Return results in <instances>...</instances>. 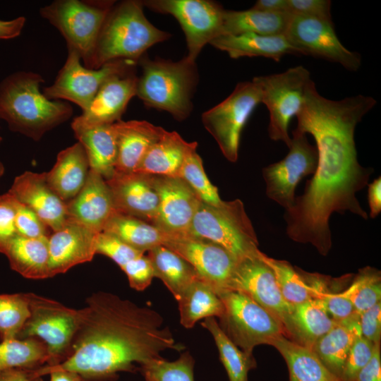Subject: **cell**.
<instances>
[{"mask_svg":"<svg viewBox=\"0 0 381 381\" xmlns=\"http://www.w3.org/2000/svg\"><path fill=\"white\" fill-rule=\"evenodd\" d=\"M143 6L174 16L185 35L188 48L186 57L195 62L208 43L222 35L224 8L209 0H147Z\"/></svg>","mask_w":381,"mask_h":381,"instance_id":"cell-12","label":"cell"},{"mask_svg":"<svg viewBox=\"0 0 381 381\" xmlns=\"http://www.w3.org/2000/svg\"><path fill=\"white\" fill-rule=\"evenodd\" d=\"M210 44L216 49L226 52L232 59L262 56L279 61L285 55L301 54L285 35H221L212 40Z\"/></svg>","mask_w":381,"mask_h":381,"instance_id":"cell-26","label":"cell"},{"mask_svg":"<svg viewBox=\"0 0 381 381\" xmlns=\"http://www.w3.org/2000/svg\"><path fill=\"white\" fill-rule=\"evenodd\" d=\"M197 142L186 141L177 132L164 130L148 150L135 172L179 177L186 156L197 149Z\"/></svg>","mask_w":381,"mask_h":381,"instance_id":"cell-28","label":"cell"},{"mask_svg":"<svg viewBox=\"0 0 381 381\" xmlns=\"http://www.w3.org/2000/svg\"><path fill=\"white\" fill-rule=\"evenodd\" d=\"M181 324L192 328L201 319L222 315L224 306L216 291L201 278L195 280L176 300Z\"/></svg>","mask_w":381,"mask_h":381,"instance_id":"cell-34","label":"cell"},{"mask_svg":"<svg viewBox=\"0 0 381 381\" xmlns=\"http://www.w3.org/2000/svg\"><path fill=\"white\" fill-rule=\"evenodd\" d=\"M312 291V299L317 300L329 315L336 322L341 321L356 313L354 307L344 291L333 293L329 289L332 280L327 276L303 271Z\"/></svg>","mask_w":381,"mask_h":381,"instance_id":"cell-40","label":"cell"},{"mask_svg":"<svg viewBox=\"0 0 381 381\" xmlns=\"http://www.w3.org/2000/svg\"><path fill=\"white\" fill-rule=\"evenodd\" d=\"M29 317L28 293L0 294L1 341L17 339Z\"/></svg>","mask_w":381,"mask_h":381,"instance_id":"cell-42","label":"cell"},{"mask_svg":"<svg viewBox=\"0 0 381 381\" xmlns=\"http://www.w3.org/2000/svg\"><path fill=\"white\" fill-rule=\"evenodd\" d=\"M361 336L373 344H380L381 302L359 314Z\"/></svg>","mask_w":381,"mask_h":381,"instance_id":"cell-51","label":"cell"},{"mask_svg":"<svg viewBox=\"0 0 381 381\" xmlns=\"http://www.w3.org/2000/svg\"><path fill=\"white\" fill-rule=\"evenodd\" d=\"M1 140H2V138L1 136H0V143L1 142ZM4 174V167L3 164L0 162V177H1Z\"/></svg>","mask_w":381,"mask_h":381,"instance_id":"cell-58","label":"cell"},{"mask_svg":"<svg viewBox=\"0 0 381 381\" xmlns=\"http://www.w3.org/2000/svg\"><path fill=\"white\" fill-rule=\"evenodd\" d=\"M0 381H43L36 369H11L0 373Z\"/></svg>","mask_w":381,"mask_h":381,"instance_id":"cell-53","label":"cell"},{"mask_svg":"<svg viewBox=\"0 0 381 381\" xmlns=\"http://www.w3.org/2000/svg\"><path fill=\"white\" fill-rule=\"evenodd\" d=\"M115 1L56 0L40 10V16L65 39L88 68L103 23Z\"/></svg>","mask_w":381,"mask_h":381,"instance_id":"cell-7","label":"cell"},{"mask_svg":"<svg viewBox=\"0 0 381 381\" xmlns=\"http://www.w3.org/2000/svg\"><path fill=\"white\" fill-rule=\"evenodd\" d=\"M354 381H381L380 344L368 363L358 373Z\"/></svg>","mask_w":381,"mask_h":381,"instance_id":"cell-52","label":"cell"},{"mask_svg":"<svg viewBox=\"0 0 381 381\" xmlns=\"http://www.w3.org/2000/svg\"><path fill=\"white\" fill-rule=\"evenodd\" d=\"M86 302L68 358L37 369L38 375L63 369L78 373L83 381H114L120 372L140 371L165 350L185 348L153 309L103 291L92 294Z\"/></svg>","mask_w":381,"mask_h":381,"instance_id":"cell-2","label":"cell"},{"mask_svg":"<svg viewBox=\"0 0 381 381\" xmlns=\"http://www.w3.org/2000/svg\"><path fill=\"white\" fill-rule=\"evenodd\" d=\"M289 149L284 159L262 169L267 196L285 210L294 205L297 185L305 176L313 175L318 163L316 147L305 133L294 129Z\"/></svg>","mask_w":381,"mask_h":381,"instance_id":"cell-14","label":"cell"},{"mask_svg":"<svg viewBox=\"0 0 381 381\" xmlns=\"http://www.w3.org/2000/svg\"><path fill=\"white\" fill-rule=\"evenodd\" d=\"M89 171L87 154L78 142L58 154L55 164L46 172L47 181L59 197L68 202L80 191Z\"/></svg>","mask_w":381,"mask_h":381,"instance_id":"cell-27","label":"cell"},{"mask_svg":"<svg viewBox=\"0 0 381 381\" xmlns=\"http://www.w3.org/2000/svg\"><path fill=\"white\" fill-rule=\"evenodd\" d=\"M284 35L301 54L339 64L351 71L361 65V55L346 49L339 40L333 22L291 15Z\"/></svg>","mask_w":381,"mask_h":381,"instance_id":"cell-16","label":"cell"},{"mask_svg":"<svg viewBox=\"0 0 381 381\" xmlns=\"http://www.w3.org/2000/svg\"><path fill=\"white\" fill-rule=\"evenodd\" d=\"M336 323L317 300L294 306L289 339L311 349Z\"/></svg>","mask_w":381,"mask_h":381,"instance_id":"cell-35","label":"cell"},{"mask_svg":"<svg viewBox=\"0 0 381 381\" xmlns=\"http://www.w3.org/2000/svg\"><path fill=\"white\" fill-rule=\"evenodd\" d=\"M310 80V72L302 66L280 73L253 78L260 90L261 103L269 111L268 134L271 140L282 141L289 147V123L303 106L306 89Z\"/></svg>","mask_w":381,"mask_h":381,"instance_id":"cell-10","label":"cell"},{"mask_svg":"<svg viewBox=\"0 0 381 381\" xmlns=\"http://www.w3.org/2000/svg\"><path fill=\"white\" fill-rule=\"evenodd\" d=\"M368 200L370 216L373 219L381 212V179L380 176L368 185Z\"/></svg>","mask_w":381,"mask_h":381,"instance_id":"cell-54","label":"cell"},{"mask_svg":"<svg viewBox=\"0 0 381 381\" xmlns=\"http://www.w3.org/2000/svg\"><path fill=\"white\" fill-rule=\"evenodd\" d=\"M263 254L238 260L228 290L243 293L270 313L282 324L289 338L294 306L283 297L272 270L262 258Z\"/></svg>","mask_w":381,"mask_h":381,"instance_id":"cell-15","label":"cell"},{"mask_svg":"<svg viewBox=\"0 0 381 381\" xmlns=\"http://www.w3.org/2000/svg\"><path fill=\"white\" fill-rule=\"evenodd\" d=\"M147 255L155 277L164 282L176 300L195 280L200 278L187 260L164 245L149 250Z\"/></svg>","mask_w":381,"mask_h":381,"instance_id":"cell-33","label":"cell"},{"mask_svg":"<svg viewBox=\"0 0 381 381\" xmlns=\"http://www.w3.org/2000/svg\"><path fill=\"white\" fill-rule=\"evenodd\" d=\"M126 274L129 285L137 291L147 288L155 277L153 267L147 255L142 254L121 268Z\"/></svg>","mask_w":381,"mask_h":381,"instance_id":"cell-49","label":"cell"},{"mask_svg":"<svg viewBox=\"0 0 381 381\" xmlns=\"http://www.w3.org/2000/svg\"><path fill=\"white\" fill-rule=\"evenodd\" d=\"M262 258L272 270L279 289L290 305L295 306L312 299V291L303 270L294 267L289 262L268 257Z\"/></svg>","mask_w":381,"mask_h":381,"instance_id":"cell-39","label":"cell"},{"mask_svg":"<svg viewBox=\"0 0 381 381\" xmlns=\"http://www.w3.org/2000/svg\"><path fill=\"white\" fill-rule=\"evenodd\" d=\"M117 137L115 173L135 172L150 147L164 130L146 121H119L114 123Z\"/></svg>","mask_w":381,"mask_h":381,"instance_id":"cell-24","label":"cell"},{"mask_svg":"<svg viewBox=\"0 0 381 381\" xmlns=\"http://www.w3.org/2000/svg\"><path fill=\"white\" fill-rule=\"evenodd\" d=\"M252 8L270 13H287V0H258Z\"/></svg>","mask_w":381,"mask_h":381,"instance_id":"cell-56","label":"cell"},{"mask_svg":"<svg viewBox=\"0 0 381 381\" xmlns=\"http://www.w3.org/2000/svg\"><path fill=\"white\" fill-rule=\"evenodd\" d=\"M144 377H145V381H151V380L149 377L146 376H144Z\"/></svg>","mask_w":381,"mask_h":381,"instance_id":"cell-59","label":"cell"},{"mask_svg":"<svg viewBox=\"0 0 381 381\" xmlns=\"http://www.w3.org/2000/svg\"><path fill=\"white\" fill-rule=\"evenodd\" d=\"M68 218L97 234L116 212L111 190L106 180L90 169L87 180L78 193L66 202Z\"/></svg>","mask_w":381,"mask_h":381,"instance_id":"cell-23","label":"cell"},{"mask_svg":"<svg viewBox=\"0 0 381 381\" xmlns=\"http://www.w3.org/2000/svg\"><path fill=\"white\" fill-rule=\"evenodd\" d=\"M8 192L54 231L59 230L68 219L66 202L50 188L46 172L25 171L15 178Z\"/></svg>","mask_w":381,"mask_h":381,"instance_id":"cell-20","label":"cell"},{"mask_svg":"<svg viewBox=\"0 0 381 381\" xmlns=\"http://www.w3.org/2000/svg\"><path fill=\"white\" fill-rule=\"evenodd\" d=\"M111 234L131 247L142 252L163 245L168 234L154 224L140 219L115 212L103 231Z\"/></svg>","mask_w":381,"mask_h":381,"instance_id":"cell-36","label":"cell"},{"mask_svg":"<svg viewBox=\"0 0 381 381\" xmlns=\"http://www.w3.org/2000/svg\"><path fill=\"white\" fill-rule=\"evenodd\" d=\"M25 21L23 16L8 20H0V39H12L20 35Z\"/></svg>","mask_w":381,"mask_h":381,"instance_id":"cell-55","label":"cell"},{"mask_svg":"<svg viewBox=\"0 0 381 381\" xmlns=\"http://www.w3.org/2000/svg\"><path fill=\"white\" fill-rule=\"evenodd\" d=\"M49 361L46 344L40 339H8L0 341V373L11 369H38Z\"/></svg>","mask_w":381,"mask_h":381,"instance_id":"cell-37","label":"cell"},{"mask_svg":"<svg viewBox=\"0 0 381 381\" xmlns=\"http://www.w3.org/2000/svg\"><path fill=\"white\" fill-rule=\"evenodd\" d=\"M43 82L37 73L17 71L0 83V119L11 131L35 141L73 114L68 102L49 99L40 92Z\"/></svg>","mask_w":381,"mask_h":381,"instance_id":"cell-3","label":"cell"},{"mask_svg":"<svg viewBox=\"0 0 381 381\" xmlns=\"http://www.w3.org/2000/svg\"><path fill=\"white\" fill-rule=\"evenodd\" d=\"M194 358L186 351L174 361L163 357L152 360L143 365L140 372L151 381H194Z\"/></svg>","mask_w":381,"mask_h":381,"instance_id":"cell-44","label":"cell"},{"mask_svg":"<svg viewBox=\"0 0 381 381\" xmlns=\"http://www.w3.org/2000/svg\"><path fill=\"white\" fill-rule=\"evenodd\" d=\"M28 295L30 317L17 339H40L47 347L49 361L45 366L59 365L69 355L83 310L68 308L34 293H28Z\"/></svg>","mask_w":381,"mask_h":381,"instance_id":"cell-8","label":"cell"},{"mask_svg":"<svg viewBox=\"0 0 381 381\" xmlns=\"http://www.w3.org/2000/svg\"><path fill=\"white\" fill-rule=\"evenodd\" d=\"M179 178L191 188L202 202L212 205L222 202L218 189L208 179L202 160L196 150L186 156L180 171Z\"/></svg>","mask_w":381,"mask_h":381,"instance_id":"cell-43","label":"cell"},{"mask_svg":"<svg viewBox=\"0 0 381 381\" xmlns=\"http://www.w3.org/2000/svg\"><path fill=\"white\" fill-rule=\"evenodd\" d=\"M95 253L107 256L121 268L128 262L144 254L127 245L116 236L102 231L95 237Z\"/></svg>","mask_w":381,"mask_h":381,"instance_id":"cell-45","label":"cell"},{"mask_svg":"<svg viewBox=\"0 0 381 381\" xmlns=\"http://www.w3.org/2000/svg\"><path fill=\"white\" fill-rule=\"evenodd\" d=\"M224 310L218 325L240 349L253 354L254 348L269 344L276 337H286L284 326L274 315L242 292L225 290L217 294Z\"/></svg>","mask_w":381,"mask_h":381,"instance_id":"cell-9","label":"cell"},{"mask_svg":"<svg viewBox=\"0 0 381 381\" xmlns=\"http://www.w3.org/2000/svg\"><path fill=\"white\" fill-rule=\"evenodd\" d=\"M0 341H1V338H0Z\"/></svg>","mask_w":381,"mask_h":381,"instance_id":"cell-60","label":"cell"},{"mask_svg":"<svg viewBox=\"0 0 381 381\" xmlns=\"http://www.w3.org/2000/svg\"><path fill=\"white\" fill-rule=\"evenodd\" d=\"M186 234L217 243L238 260L262 253L252 222L239 199L222 200L217 205L201 202Z\"/></svg>","mask_w":381,"mask_h":381,"instance_id":"cell-6","label":"cell"},{"mask_svg":"<svg viewBox=\"0 0 381 381\" xmlns=\"http://www.w3.org/2000/svg\"><path fill=\"white\" fill-rule=\"evenodd\" d=\"M362 336L358 337L351 347L347 356L341 380L354 381L358 373L372 358L376 346Z\"/></svg>","mask_w":381,"mask_h":381,"instance_id":"cell-46","label":"cell"},{"mask_svg":"<svg viewBox=\"0 0 381 381\" xmlns=\"http://www.w3.org/2000/svg\"><path fill=\"white\" fill-rule=\"evenodd\" d=\"M329 0H287V13L332 22Z\"/></svg>","mask_w":381,"mask_h":381,"instance_id":"cell-50","label":"cell"},{"mask_svg":"<svg viewBox=\"0 0 381 381\" xmlns=\"http://www.w3.org/2000/svg\"><path fill=\"white\" fill-rule=\"evenodd\" d=\"M163 245L187 260L217 294L228 290L238 260L226 249L189 234L168 235Z\"/></svg>","mask_w":381,"mask_h":381,"instance_id":"cell-17","label":"cell"},{"mask_svg":"<svg viewBox=\"0 0 381 381\" xmlns=\"http://www.w3.org/2000/svg\"><path fill=\"white\" fill-rule=\"evenodd\" d=\"M96 235L83 225L68 218L59 230L49 236V277L91 261L96 254Z\"/></svg>","mask_w":381,"mask_h":381,"instance_id":"cell-21","label":"cell"},{"mask_svg":"<svg viewBox=\"0 0 381 381\" xmlns=\"http://www.w3.org/2000/svg\"><path fill=\"white\" fill-rule=\"evenodd\" d=\"M291 15L270 13L250 8L244 11L224 10L222 35L253 33L262 35H284Z\"/></svg>","mask_w":381,"mask_h":381,"instance_id":"cell-32","label":"cell"},{"mask_svg":"<svg viewBox=\"0 0 381 381\" xmlns=\"http://www.w3.org/2000/svg\"><path fill=\"white\" fill-rule=\"evenodd\" d=\"M47 374H50V381H83L78 373L67 370L53 369Z\"/></svg>","mask_w":381,"mask_h":381,"instance_id":"cell-57","label":"cell"},{"mask_svg":"<svg viewBox=\"0 0 381 381\" xmlns=\"http://www.w3.org/2000/svg\"><path fill=\"white\" fill-rule=\"evenodd\" d=\"M12 270L28 279L49 277V237L26 238L17 235L4 253Z\"/></svg>","mask_w":381,"mask_h":381,"instance_id":"cell-31","label":"cell"},{"mask_svg":"<svg viewBox=\"0 0 381 381\" xmlns=\"http://www.w3.org/2000/svg\"><path fill=\"white\" fill-rule=\"evenodd\" d=\"M137 62L116 59L98 69L86 68L79 55L68 49V56L53 84L43 90L52 100L71 102L85 111L103 83L111 76L136 68Z\"/></svg>","mask_w":381,"mask_h":381,"instance_id":"cell-13","label":"cell"},{"mask_svg":"<svg viewBox=\"0 0 381 381\" xmlns=\"http://www.w3.org/2000/svg\"><path fill=\"white\" fill-rule=\"evenodd\" d=\"M71 128L87 154L90 169L105 180L115 174L117 159V137L114 123L91 126L74 118Z\"/></svg>","mask_w":381,"mask_h":381,"instance_id":"cell-25","label":"cell"},{"mask_svg":"<svg viewBox=\"0 0 381 381\" xmlns=\"http://www.w3.org/2000/svg\"><path fill=\"white\" fill-rule=\"evenodd\" d=\"M361 336L359 314L335 325L310 349L323 365L336 377L341 380L344 365L351 346ZM342 381V380H341Z\"/></svg>","mask_w":381,"mask_h":381,"instance_id":"cell-29","label":"cell"},{"mask_svg":"<svg viewBox=\"0 0 381 381\" xmlns=\"http://www.w3.org/2000/svg\"><path fill=\"white\" fill-rule=\"evenodd\" d=\"M201 325L212 334L229 381H248L249 370L256 367L253 354L237 347L221 329L215 318L204 319Z\"/></svg>","mask_w":381,"mask_h":381,"instance_id":"cell-38","label":"cell"},{"mask_svg":"<svg viewBox=\"0 0 381 381\" xmlns=\"http://www.w3.org/2000/svg\"><path fill=\"white\" fill-rule=\"evenodd\" d=\"M116 212L153 224L159 209V196L152 175L138 172L115 173L106 180Z\"/></svg>","mask_w":381,"mask_h":381,"instance_id":"cell-19","label":"cell"},{"mask_svg":"<svg viewBox=\"0 0 381 381\" xmlns=\"http://www.w3.org/2000/svg\"><path fill=\"white\" fill-rule=\"evenodd\" d=\"M273 346L284 358L289 381H341L333 375L310 349L283 334L274 338Z\"/></svg>","mask_w":381,"mask_h":381,"instance_id":"cell-30","label":"cell"},{"mask_svg":"<svg viewBox=\"0 0 381 381\" xmlns=\"http://www.w3.org/2000/svg\"><path fill=\"white\" fill-rule=\"evenodd\" d=\"M135 69L116 74L107 80L87 109L77 119L91 126L112 124L121 121L128 102L136 94Z\"/></svg>","mask_w":381,"mask_h":381,"instance_id":"cell-22","label":"cell"},{"mask_svg":"<svg viewBox=\"0 0 381 381\" xmlns=\"http://www.w3.org/2000/svg\"><path fill=\"white\" fill-rule=\"evenodd\" d=\"M15 222L19 236L32 238L50 236L49 226L35 212L18 201Z\"/></svg>","mask_w":381,"mask_h":381,"instance_id":"cell-48","label":"cell"},{"mask_svg":"<svg viewBox=\"0 0 381 381\" xmlns=\"http://www.w3.org/2000/svg\"><path fill=\"white\" fill-rule=\"evenodd\" d=\"M261 92L252 81L238 83L222 102L202 114V123L214 138L224 157L236 162L242 130L256 107Z\"/></svg>","mask_w":381,"mask_h":381,"instance_id":"cell-11","label":"cell"},{"mask_svg":"<svg viewBox=\"0 0 381 381\" xmlns=\"http://www.w3.org/2000/svg\"><path fill=\"white\" fill-rule=\"evenodd\" d=\"M137 64L142 73L138 76L135 95L146 107L165 111L179 121L187 119L198 82L195 62L186 56L173 61L144 54Z\"/></svg>","mask_w":381,"mask_h":381,"instance_id":"cell-5","label":"cell"},{"mask_svg":"<svg viewBox=\"0 0 381 381\" xmlns=\"http://www.w3.org/2000/svg\"><path fill=\"white\" fill-rule=\"evenodd\" d=\"M18 201L8 192L0 195V253H4L8 245L17 235L16 214Z\"/></svg>","mask_w":381,"mask_h":381,"instance_id":"cell-47","label":"cell"},{"mask_svg":"<svg viewBox=\"0 0 381 381\" xmlns=\"http://www.w3.org/2000/svg\"><path fill=\"white\" fill-rule=\"evenodd\" d=\"M376 103L372 97L363 95L340 100L327 99L319 94L311 79L296 116L295 130L310 134L316 143L318 163L303 193L285 210L286 231L291 240L310 243L322 255L332 247V214L349 212L368 219L356 193L368 185L373 170L359 164L354 133Z\"/></svg>","mask_w":381,"mask_h":381,"instance_id":"cell-1","label":"cell"},{"mask_svg":"<svg viewBox=\"0 0 381 381\" xmlns=\"http://www.w3.org/2000/svg\"><path fill=\"white\" fill-rule=\"evenodd\" d=\"M170 36L147 19L142 1L115 3L103 23L88 68L98 69L116 59L138 63L150 47Z\"/></svg>","mask_w":381,"mask_h":381,"instance_id":"cell-4","label":"cell"},{"mask_svg":"<svg viewBox=\"0 0 381 381\" xmlns=\"http://www.w3.org/2000/svg\"><path fill=\"white\" fill-rule=\"evenodd\" d=\"M344 291L357 313L368 310L381 301L380 271L370 267L360 270L350 286Z\"/></svg>","mask_w":381,"mask_h":381,"instance_id":"cell-41","label":"cell"},{"mask_svg":"<svg viewBox=\"0 0 381 381\" xmlns=\"http://www.w3.org/2000/svg\"><path fill=\"white\" fill-rule=\"evenodd\" d=\"M152 179L159 200L153 224L168 235L187 234L202 201L179 177L152 175Z\"/></svg>","mask_w":381,"mask_h":381,"instance_id":"cell-18","label":"cell"}]
</instances>
